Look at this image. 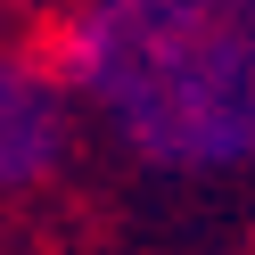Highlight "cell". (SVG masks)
I'll use <instances>...</instances> for the list:
<instances>
[{"label": "cell", "instance_id": "1", "mask_svg": "<svg viewBox=\"0 0 255 255\" xmlns=\"http://www.w3.org/2000/svg\"><path fill=\"white\" fill-rule=\"evenodd\" d=\"M41 41L124 181L148 198L255 189V0H66Z\"/></svg>", "mask_w": 255, "mask_h": 255}, {"label": "cell", "instance_id": "2", "mask_svg": "<svg viewBox=\"0 0 255 255\" xmlns=\"http://www.w3.org/2000/svg\"><path fill=\"white\" fill-rule=\"evenodd\" d=\"M83 107L58 74L50 41H8L0 33V214L50 206L83 165Z\"/></svg>", "mask_w": 255, "mask_h": 255}, {"label": "cell", "instance_id": "3", "mask_svg": "<svg viewBox=\"0 0 255 255\" xmlns=\"http://www.w3.org/2000/svg\"><path fill=\"white\" fill-rule=\"evenodd\" d=\"M0 8H17V17H58L66 0H0Z\"/></svg>", "mask_w": 255, "mask_h": 255}]
</instances>
